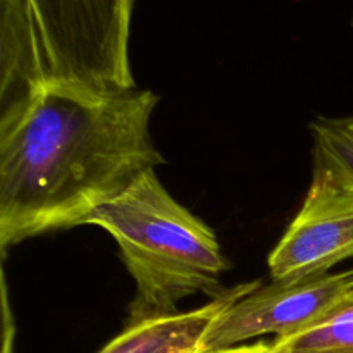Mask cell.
<instances>
[{"instance_id": "3", "label": "cell", "mask_w": 353, "mask_h": 353, "mask_svg": "<svg viewBox=\"0 0 353 353\" xmlns=\"http://www.w3.org/2000/svg\"><path fill=\"white\" fill-rule=\"evenodd\" d=\"M52 79L93 93L137 90L130 65L134 0H30Z\"/></svg>"}, {"instance_id": "6", "label": "cell", "mask_w": 353, "mask_h": 353, "mask_svg": "<svg viewBox=\"0 0 353 353\" xmlns=\"http://www.w3.org/2000/svg\"><path fill=\"white\" fill-rule=\"evenodd\" d=\"M52 81L30 0H0V114L26 102Z\"/></svg>"}, {"instance_id": "5", "label": "cell", "mask_w": 353, "mask_h": 353, "mask_svg": "<svg viewBox=\"0 0 353 353\" xmlns=\"http://www.w3.org/2000/svg\"><path fill=\"white\" fill-rule=\"evenodd\" d=\"M353 257V186L314 164L303 205L269 255L272 281L324 276Z\"/></svg>"}, {"instance_id": "10", "label": "cell", "mask_w": 353, "mask_h": 353, "mask_svg": "<svg viewBox=\"0 0 353 353\" xmlns=\"http://www.w3.org/2000/svg\"><path fill=\"white\" fill-rule=\"evenodd\" d=\"M203 353H274V350H272V341H257V343H243L236 345V347L223 348V350Z\"/></svg>"}, {"instance_id": "7", "label": "cell", "mask_w": 353, "mask_h": 353, "mask_svg": "<svg viewBox=\"0 0 353 353\" xmlns=\"http://www.w3.org/2000/svg\"><path fill=\"white\" fill-rule=\"evenodd\" d=\"M261 285V281H254L234 286L190 312L126 324L123 333L99 353H202L205 334L216 317Z\"/></svg>"}, {"instance_id": "8", "label": "cell", "mask_w": 353, "mask_h": 353, "mask_svg": "<svg viewBox=\"0 0 353 353\" xmlns=\"http://www.w3.org/2000/svg\"><path fill=\"white\" fill-rule=\"evenodd\" d=\"M274 353H353V296L303 333L272 340Z\"/></svg>"}, {"instance_id": "11", "label": "cell", "mask_w": 353, "mask_h": 353, "mask_svg": "<svg viewBox=\"0 0 353 353\" xmlns=\"http://www.w3.org/2000/svg\"><path fill=\"white\" fill-rule=\"evenodd\" d=\"M352 28H353V19H352Z\"/></svg>"}, {"instance_id": "2", "label": "cell", "mask_w": 353, "mask_h": 353, "mask_svg": "<svg viewBox=\"0 0 353 353\" xmlns=\"http://www.w3.org/2000/svg\"><path fill=\"white\" fill-rule=\"evenodd\" d=\"M88 224L112 234L137 286L128 324L174 316L178 302L196 293L226 292L221 279L231 264L216 233L172 199L155 171L97 209Z\"/></svg>"}, {"instance_id": "4", "label": "cell", "mask_w": 353, "mask_h": 353, "mask_svg": "<svg viewBox=\"0 0 353 353\" xmlns=\"http://www.w3.org/2000/svg\"><path fill=\"white\" fill-rule=\"evenodd\" d=\"M353 296V269L300 281L257 286L210 324L203 352L243 345L259 336H293L310 330Z\"/></svg>"}, {"instance_id": "9", "label": "cell", "mask_w": 353, "mask_h": 353, "mask_svg": "<svg viewBox=\"0 0 353 353\" xmlns=\"http://www.w3.org/2000/svg\"><path fill=\"white\" fill-rule=\"evenodd\" d=\"M314 164L333 171L353 186V114L345 117H317L310 123Z\"/></svg>"}, {"instance_id": "1", "label": "cell", "mask_w": 353, "mask_h": 353, "mask_svg": "<svg viewBox=\"0 0 353 353\" xmlns=\"http://www.w3.org/2000/svg\"><path fill=\"white\" fill-rule=\"evenodd\" d=\"M159 95L93 93L55 79L0 114V247L88 224L164 164L150 133Z\"/></svg>"}]
</instances>
